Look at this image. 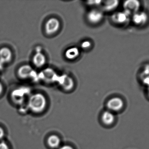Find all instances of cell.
I'll return each instance as SVG.
<instances>
[{
  "label": "cell",
  "mask_w": 149,
  "mask_h": 149,
  "mask_svg": "<svg viewBox=\"0 0 149 149\" xmlns=\"http://www.w3.org/2000/svg\"><path fill=\"white\" fill-rule=\"evenodd\" d=\"M29 106L31 110L34 113H41L46 107V99L42 94H36L31 97Z\"/></svg>",
  "instance_id": "obj_1"
},
{
  "label": "cell",
  "mask_w": 149,
  "mask_h": 149,
  "mask_svg": "<svg viewBox=\"0 0 149 149\" xmlns=\"http://www.w3.org/2000/svg\"><path fill=\"white\" fill-rule=\"evenodd\" d=\"M60 25V22L58 19L54 17L50 18L45 24V32L47 35H53L58 31Z\"/></svg>",
  "instance_id": "obj_2"
},
{
  "label": "cell",
  "mask_w": 149,
  "mask_h": 149,
  "mask_svg": "<svg viewBox=\"0 0 149 149\" xmlns=\"http://www.w3.org/2000/svg\"><path fill=\"white\" fill-rule=\"evenodd\" d=\"M103 18L102 10L98 9H93L88 11L87 18L89 22L93 24L99 23Z\"/></svg>",
  "instance_id": "obj_3"
},
{
  "label": "cell",
  "mask_w": 149,
  "mask_h": 149,
  "mask_svg": "<svg viewBox=\"0 0 149 149\" xmlns=\"http://www.w3.org/2000/svg\"><path fill=\"white\" fill-rule=\"evenodd\" d=\"M124 106V102L120 98L115 97L110 99L107 103V107L111 111H120Z\"/></svg>",
  "instance_id": "obj_4"
},
{
  "label": "cell",
  "mask_w": 149,
  "mask_h": 149,
  "mask_svg": "<svg viewBox=\"0 0 149 149\" xmlns=\"http://www.w3.org/2000/svg\"><path fill=\"white\" fill-rule=\"evenodd\" d=\"M130 14L124 10L123 12L114 13L112 17V20L117 24H123L127 23L130 19Z\"/></svg>",
  "instance_id": "obj_5"
},
{
  "label": "cell",
  "mask_w": 149,
  "mask_h": 149,
  "mask_svg": "<svg viewBox=\"0 0 149 149\" xmlns=\"http://www.w3.org/2000/svg\"><path fill=\"white\" fill-rule=\"evenodd\" d=\"M124 10L130 15L138 12L140 7L139 1L136 0H129L126 1L123 4Z\"/></svg>",
  "instance_id": "obj_6"
},
{
  "label": "cell",
  "mask_w": 149,
  "mask_h": 149,
  "mask_svg": "<svg viewBox=\"0 0 149 149\" xmlns=\"http://www.w3.org/2000/svg\"><path fill=\"white\" fill-rule=\"evenodd\" d=\"M132 20L135 24L138 26L144 25L148 22V16L144 12H138L133 14Z\"/></svg>",
  "instance_id": "obj_7"
},
{
  "label": "cell",
  "mask_w": 149,
  "mask_h": 149,
  "mask_svg": "<svg viewBox=\"0 0 149 149\" xmlns=\"http://www.w3.org/2000/svg\"><path fill=\"white\" fill-rule=\"evenodd\" d=\"M59 82L60 85L65 91H70L74 86L73 79L67 75H64L61 77Z\"/></svg>",
  "instance_id": "obj_8"
},
{
  "label": "cell",
  "mask_w": 149,
  "mask_h": 149,
  "mask_svg": "<svg viewBox=\"0 0 149 149\" xmlns=\"http://www.w3.org/2000/svg\"><path fill=\"white\" fill-rule=\"evenodd\" d=\"M33 69L29 65H24L21 66L18 71V75L22 78H28L32 76L33 73Z\"/></svg>",
  "instance_id": "obj_9"
},
{
  "label": "cell",
  "mask_w": 149,
  "mask_h": 149,
  "mask_svg": "<svg viewBox=\"0 0 149 149\" xmlns=\"http://www.w3.org/2000/svg\"><path fill=\"white\" fill-rule=\"evenodd\" d=\"M119 1H102V7L105 11H110L116 9L119 5Z\"/></svg>",
  "instance_id": "obj_10"
},
{
  "label": "cell",
  "mask_w": 149,
  "mask_h": 149,
  "mask_svg": "<svg viewBox=\"0 0 149 149\" xmlns=\"http://www.w3.org/2000/svg\"><path fill=\"white\" fill-rule=\"evenodd\" d=\"M46 61L45 56L41 52H37L33 57V64L37 67L43 66L46 63Z\"/></svg>",
  "instance_id": "obj_11"
},
{
  "label": "cell",
  "mask_w": 149,
  "mask_h": 149,
  "mask_svg": "<svg viewBox=\"0 0 149 149\" xmlns=\"http://www.w3.org/2000/svg\"><path fill=\"white\" fill-rule=\"evenodd\" d=\"M12 57L11 51L7 47L2 48L0 50V60L3 63L8 62Z\"/></svg>",
  "instance_id": "obj_12"
},
{
  "label": "cell",
  "mask_w": 149,
  "mask_h": 149,
  "mask_svg": "<svg viewBox=\"0 0 149 149\" xmlns=\"http://www.w3.org/2000/svg\"><path fill=\"white\" fill-rule=\"evenodd\" d=\"M79 54V50L78 48L75 47H72L66 50L65 53V56L67 59L73 60L77 58Z\"/></svg>",
  "instance_id": "obj_13"
},
{
  "label": "cell",
  "mask_w": 149,
  "mask_h": 149,
  "mask_svg": "<svg viewBox=\"0 0 149 149\" xmlns=\"http://www.w3.org/2000/svg\"><path fill=\"white\" fill-rule=\"evenodd\" d=\"M102 120L104 124L109 126L113 123L115 119L113 113L109 111H105L102 113Z\"/></svg>",
  "instance_id": "obj_14"
},
{
  "label": "cell",
  "mask_w": 149,
  "mask_h": 149,
  "mask_svg": "<svg viewBox=\"0 0 149 149\" xmlns=\"http://www.w3.org/2000/svg\"><path fill=\"white\" fill-rule=\"evenodd\" d=\"M47 143L51 148H56L60 145V138L55 135L50 136L47 140Z\"/></svg>",
  "instance_id": "obj_15"
},
{
  "label": "cell",
  "mask_w": 149,
  "mask_h": 149,
  "mask_svg": "<svg viewBox=\"0 0 149 149\" xmlns=\"http://www.w3.org/2000/svg\"><path fill=\"white\" fill-rule=\"evenodd\" d=\"M91 46V43L88 41H85L81 44V48L85 50L89 49Z\"/></svg>",
  "instance_id": "obj_16"
},
{
  "label": "cell",
  "mask_w": 149,
  "mask_h": 149,
  "mask_svg": "<svg viewBox=\"0 0 149 149\" xmlns=\"http://www.w3.org/2000/svg\"><path fill=\"white\" fill-rule=\"evenodd\" d=\"M0 149H10L8 145L4 141L0 142Z\"/></svg>",
  "instance_id": "obj_17"
},
{
  "label": "cell",
  "mask_w": 149,
  "mask_h": 149,
  "mask_svg": "<svg viewBox=\"0 0 149 149\" xmlns=\"http://www.w3.org/2000/svg\"><path fill=\"white\" fill-rule=\"evenodd\" d=\"M4 134H5V133H4V130L1 127H0V140H2L3 138Z\"/></svg>",
  "instance_id": "obj_18"
},
{
  "label": "cell",
  "mask_w": 149,
  "mask_h": 149,
  "mask_svg": "<svg viewBox=\"0 0 149 149\" xmlns=\"http://www.w3.org/2000/svg\"><path fill=\"white\" fill-rule=\"evenodd\" d=\"M59 149H74L71 146H69V145H65V146H63L61 147Z\"/></svg>",
  "instance_id": "obj_19"
},
{
  "label": "cell",
  "mask_w": 149,
  "mask_h": 149,
  "mask_svg": "<svg viewBox=\"0 0 149 149\" xmlns=\"http://www.w3.org/2000/svg\"><path fill=\"white\" fill-rule=\"evenodd\" d=\"M3 90V87L2 85L0 83V95L1 94Z\"/></svg>",
  "instance_id": "obj_20"
},
{
  "label": "cell",
  "mask_w": 149,
  "mask_h": 149,
  "mask_svg": "<svg viewBox=\"0 0 149 149\" xmlns=\"http://www.w3.org/2000/svg\"><path fill=\"white\" fill-rule=\"evenodd\" d=\"M3 64V62H2L0 60V70L2 68V64Z\"/></svg>",
  "instance_id": "obj_21"
},
{
  "label": "cell",
  "mask_w": 149,
  "mask_h": 149,
  "mask_svg": "<svg viewBox=\"0 0 149 149\" xmlns=\"http://www.w3.org/2000/svg\"><path fill=\"white\" fill-rule=\"evenodd\" d=\"M148 95L149 97V86L148 87Z\"/></svg>",
  "instance_id": "obj_22"
}]
</instances>
